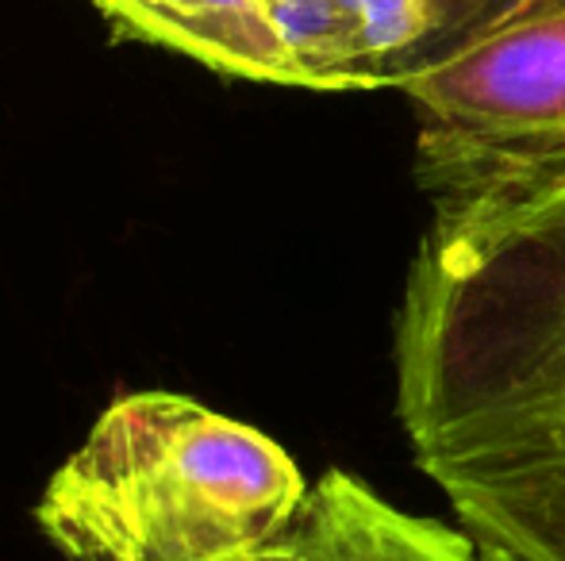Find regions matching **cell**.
Masks as SVG:
<instances>
[{"label":"cell","mask_w":565,"mask_h":561,"mask_svg":"<svg viewBox=\"0 0 565 561\" xmlns=\"http://www.w3.org/2000/svg\"><path fill=\"white\" fill-rule=\"evenodd\" d=\"M393 369L412 462L458 527L565 561V188L435 204Z\"/></svg>","instance_id":"cell-1"},{"label":"cell","mask_w":565,"mask_h":561,"mask_svg":"<svg viewBox=\"0 0 565 561\" xmlns=\"http://www.w3.org/2000/svg\"><path fill=\"white\" fill-rule=\"evenodd\" d=\"M305 500V473L266 431L181 392H127L51 473L35 524L66 561H220Z\"/></svg>","instance_id":"cell-2"},{"label":"cell","mask_w":565,"mask_h":561,"mask_svg":"<svg viewBox=\"0 0 565 561\" xmlns=\"http://www.w3.org/2000/svg\"><path fill=\"white\" fill-rule=\"evenodd\" d=\"M401 93L431 204L565 188V0H520Z\"/></svg>","instance_id":"cell-3"},{"label":"cell","mask_w":565,"mask_h":561,"mask_svg":"<svg viewBox=\"0 0 565 561\" xmlns=\"http://www.w3.org/2000/svg\"><path fill=\"white\" fill-rule=\"evenodd\" d=\"M124 39L170 46L243 82L292 85L266 0H93Z\"/></svg>","instance_id":"cell-4"},{"label":"cell","mask_w":565,"mask_h":561,"mask_svg":"<svg viewBox=\"0 0 565 561\" xmlns=\"http://www.w3.org/2000/svg\"><path fill=\"white\" fill-rule=\"evenodd\" d=\"M316 488L331 511L339 561H477L481 554L466 527L401 511L347 470H328Z\"/></svg>","instance_id":"cell-5"},{"label":"cell","mask_w":565,"mask_h":561,"mask_svg":"<svg viewBox=\"0 0 565 561\" xmlns=\"http://www.w3.org/2000/svg\"><path fill=\"white\" fill-rule=\"evenodd\" d=\"M220 561H339L335 527H331V511L323 504L320 488H308V500L300 504V511L277 535Z\"/></svg>","instance_id":"cell-6"},{"label":"cell","mask_w":565,"mask_h":561,"mask_svg":"<svg viewBox=\"0 0 565 561\" xmlns=\"http://www.w3.org/2000/svg\"><path fill=\"white\" fill-rule=\"evenodd\" d=\"M515 4H520V0H447L450 20H454V28H458L461 46H466L469 39L481 35L484 28H492V23H497L504 12H512ZM461 46H458V51H461Z\"/></svg>","instance_id":"cell-7"},{"label":"cell","mask_w":565,"mask_h":561,"mask_svg":"<svg viewBox=\"0 0 565 561\" xmlns=\"http://www.w3.org/2000/svg\"><path fill=\"white\" fill-rule=\"evenodd\" d=\"M477 561H523V558L508 554V550H500V547H484L481 542V554H477Z\"/></svg>","instance_id":"cell-8"}]
</instances>
